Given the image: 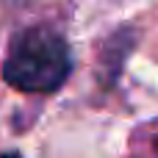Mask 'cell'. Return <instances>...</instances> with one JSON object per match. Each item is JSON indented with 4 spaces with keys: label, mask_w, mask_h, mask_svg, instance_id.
<instances>
[{
    "label": "cell",
    "mask_w": 158,
    "mask_h": 158,
    "mask_svg": "<svg viewBox=\"0 0 158 158\" xmlns=\"http://www.w3.org/2000/svg\"><path fill=\"white\" fill-rule=\"evenodd\" d=\"M153 158H158V136H156V142H153Z\"/></svg>",
    "instance_id": "cell-3"
},
{
    "label": "cell",
    "mask_w": 158,
    "mask_h": 158,
    "mask_svg": "<svg viewBox=\"0 0 158 158\" xmlns=\"http://www.w3.org/2000/svg\"><path fill=\"white\" fill-rule=\"evenodd\" d=\"M0 158H22V156H19V153H3Z\"/></svg>",
    "instance_id": "cell-2"
},
{
    "label": "cell",
    "mask_w": 158,
    "mask_h": 158,
    "mask_svg": "<svg viewBox=\"0 0 158 158\" xmlns=\"http://www.w3.org/2000/svg\"><path fill=\"white\" fill-rule=\"evenodd\" d=\"M72 69V53L61 33L44 25L19 31L3 61V81L19 92H56Z\"/></svg>",
    "instance_id": "cell-1"
}]
</instances>
